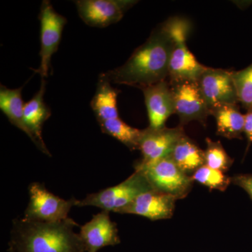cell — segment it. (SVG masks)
I'll list each match as a JSON object with an SVG mask.
<instances>
[{
    "label": "cell",
    "mask_w": 252,
    "mask_h": 252,
    "mask_svg": "<svg viewBox=\"0 0 252 252\" xmlns=\"http://www.w3.org/2000/svg\"><path fill=\"white\" fill-rule=\"evenodd\" d=\"M79 226L70 217L58 222H39L23 218L13 222L9 252H86Z\"/></svg>",
    "instance_id": "7a4b0ae2"
},
{
    "label": "cell",
    "mask_w": 252,
    "mask_h": 252,
    "mask_svg": "<svg viewBox=\"0 0 252 252\" xmlns=\"http://www.w3.org/2000/svg\"><path fill=\"white\" fill-rule=\"evenodd\" d=\"M217 123V135L227 139H242L245 127V115L238 104H223L212 109Z\"/></svg>",
    "instance_id": "e0dca14e"
},
{
    "label": "cell",
    "mask_w": 252,
    "mask_h": 252,
    "mask_svg": "<svg viewBox=\"0 0 252 252\" xmlns=\"http://www.w3.org/2000/svg\"><path fill=\"white\" fill-rule=\"evenodd\" d=\"M197 82L210 112L219 106L238 103L232 72L207 67Z\"/></svg>",
    "instance_id": "30bf717a"
},
{
    "label": "cell",
    "mask_w": 252,
    "mask_h": 252,
    "mask_svg": "<svg viewBox=\"0 0 252 252\" xmlns=\"http://www.w3.org/2000/svg\"><path fill=\"white\" fill-rule=\"evenodd\" d=\"M45 89L46 81L42 79L39 91L31 100L24 104V117L26 125L31 132V140L43 154L51 157L42 136L43 126L51 114V109L44 100Z\"/></svg>",
    "instance_id": "9a60e30c"
},
{
    "label": "cell",
    "mask_w": 252,
    "mask_h": 252,
    "mask_svg": "<svg viewBox=\"0 0 252 252\" xmlns=\"http://www.w3.org/2000/svg\"><path fill=\"white\" fill-rule=\"evenodd\" d=\"M153 190L143 172L135 170L122 183L102 189L97 193L89 194L82 200H76L75 206L96 207L104 211L118 213L141 194Z\"/></svg>",
    "instance_id": "3957f363"
},
{
    "label": "cell",
    "mask_w": 252,
    "mask_h": 252,
    "mask_svg": "<svg viewBox=\"0 0 252 252\" xmlns=\"http://www.w3.org/2000/svg\"><path fill=\"white\" fill-rule=\"evenodd\" d=\"M102 132L112 136L130 150L138 149L142 130L127 125L120 118L99 123Z\"/></svg>",
    "instance_id": "ffe728a7"
},
{
    "label": "cell",
    "mask_w": 252,
    "mask_h": 252,
    "mask_svg": "<svg viewBox=\"0 0 252 252\" xmlns=\"http://www.w3.org/2000/svg\"><path fill=\"white\" fill-rule=\"evenodd\" d=\"M174 44L172 20L160 25L123 65L102 73L111 84L143 89L165 81Z\"/></svg>",
    "instance_id": "6da1fadb"
},
{
    "label": "cell",
    "mask_w": 252,
    "mask_h": 252,
    "mask_svg": "<svg viewBox=\"0 0 252 252\" xmlns=\"http://www.w3.org/2000/svg\"><path fill=\"white\" fill-rule=\"evenodd\" d=\"M238 102L247 111L252 108V63L242 69L232 72Z\"/></svg>",
    "instance_id": "7402d4cb"
},
{
    "label": "cell",
    "mask_w": 252,
    "mask_h": 252,
    "mask_svg": "<svg viewBox=\"0 0 252 252\" xmlns=\"http://www.w3.org/2000/svg\"><path fill=\"white\" fill-rule=\"evenodd\" d=\"M244 133L248 140V147H247V152H248L252 144V108L247 111L246 114H245Z\"/></svg>",
    "instance_id": "d4e9b609"
},
{
    "label": "cell",
    "mask_w": 252,
    "mask_h": 252,
    "mask_svg": "<svg viewBox=\"0 0 252 252\" xmlns=\"http://www.w3.org/2000/svg\"><path fill=\"white\" fill-rule=\"evenodd\" d=\"M185 135L183 127L159 130L147 128L142 130L138 149L142 158L136 163L147 165L171 155L172 151L179 140Z\"/></svg>",
    "instance_id": "8fae6325"
},
{
    "label": "cell",
    "mask_w": 252,
    "mask_h": 252,
    "mask_svg": "<svg viewBox=\"0 0 252 252\" xmlns=\"http://www.w3.org/2000/svg\"><path fill=\"white\" fill-rule=\"evenodd\" d=\"M22 89L23 87L10 89L1 84L0 109L13 125L23 131L31 139V132L25 122Z\"/></svg>",
    "instance_id": "d6986e66"
},
{
    "label": "cell",
    "mask_w": 252,
    "mask_h": 252,
    "mask_svg": "<svg viewBox=\"0 0 252 252\" xmlns=\"http://www.w3.org/2000/svg\"><path fill=\"white\" fill-rule=\"evenodd\" d=\"M135 170L143 172L154 190L177 200L186 198L193 187L191 177L182 171L170 157L147 165L136 163Z\"/></svg>",
    "instance_id": "5b68a950"
},
{
    "label": "cell",
    "mask_w": 252,
    "mask_h": 252,
    "mask_svg": "<svg viewBox=\"0 0 252 252\" xmlns=\"http://www.w3.org/2000/svg\"><path fill=\"white\" fill-rule=\"evenodd\" d=\"M170 84L175 100V114L180 118L181 126L193 121L205 125L210 112L198 82L184 81Z\"/></svg>",
    "instance_id": "ba28073f"
},
{
    "label": "cell",
    "mask_w": 252,
    "mask_h": 252,
    "mask_svg": "<svg viewBox=\"0 0 252 252\" xmlns=\"http://www.w3.org/2000/svg\"><path fill=\"white\" fill-rule=\"evenodd\" d=\"M120 91L112 87V84L99 74L95 94L91 102V108L97 122L119 118L117 97Z\"/></svg>",
    "instance_id": "2e32d148"
},
{
    "label": "cell",
    "mask_w": 252,
    "mask_h": 252,
    "mask_svg": "<svg viewBox=\"0 0 252 252\" xmlns=\"http://www.w3.org/2000/svg\"><path fill=\"white\" fill-rule=\"evenodd\" d=\"M142 91L148 113L149 128H163L168 118L175 114V100L170 83L161 81Z\"/></svg>",
    "instance_id": "4fadbf2b"
},
{
    "label": "cell",
    "mask_w": 252,
    "mask_h": 252,
    "mask_svg": "<svg viewBox=\"0 0 252 252\" xmlns=\"http://www.w3.org/2000/svg\"><path fill=\"white\" fill-rule=\"evenodd\" d=\"M171 20L174 44L169 62L170 84L184 81H197L207 67L197 61L186 44L190 25L182 18Z\"/></svg>",
    "instance_id": "277c9868"
},
{
    "label": "cell",
    "mask_w": 252,
    "mask_h": 252,
    "mask_svg": "<svg viewBox=\"0 0 252 252\" xmlns=\"http://www.w3.org/2000/svg\"><path fill=\"white\" fill-rule=\"evenodd\" d=\"M30 202L25 210L24 220L39 222H58L69 218L68 215L77 199L64 200L51 193L44 184L30 185Z\"/></svg>",
    "instance_id": "8992f818"
},
{
    "label": "cell",
    "mask_w": 252,
    "mask_h": 252,
    "mask_svg": "<svg viewBox=\"0 0 252 252\" xmlns=\"http://www.w3.org/2000/svg\"><path fill=\"white\" fill-rule=\"evenodd\" d=\"M109 213L102 210L81 227L79 234L86 252H97L100 249L121 243L117 223L111 220Z\"/></svg>",
    "instance_id": "7c38bea8"
},
{
    "label": "cell",
    "mask_w": 252,
    "mask_h": 252,
    "mask_svg": "<svg viewBox=\"0 0 252 252\" xmlns=\"http://www.w3.org/2000/svg\"><path fill=\"white\" fill-rule=\"evenodd\" d=\"M170 157L176 165L190 177L205 164V152L186 135L176 144Z\"/></svg>",
    "instance_id": "ac0fdd59"
},
{
    "label": "cell",
    "mask_w": 252,
    "mask_h": 252,
    "mask_svg": "<svg viewBox=\"0 0 252 252\" xmlns=\"http://www.w3.org/2000/svg\"><path fill=\"white\" fill-rule=\"evenodd\" d=\"M177 200L172 195L153 190L141 194L119 214H130L145 217L152 220L171 218Z\"/></svg>",
    "instance_id": "5bb4252c"
},
{
    "label": "cell",
    "mask_w": 252,
    "mask_h": 252,
    "mask_svg": "<svg viewBox=\"0 0 252 252\" xmlns=\"http://www.w3.org/2000/svg\"><path fill=\"white\" fill-rule=\"evenodd\" d=\"M78 14L91 27H108L120 21L137 1L132 0H77Z\"/></svg>",
    "instance_id": "9c48e42d"
},
{
    "label": "cell",
    "mask_w": 252,
    "mask_h": 252,
    "mask_svg": "<svg viewBox=\"0 0 252 252\" xmlns=\"http://www.w3.org/2000/svg\"><path fill=\"white\" fill-rule=\"evenodd\" d=\"M41 57L40 66L35 72L42 79L48 77L53 55L59 49L62 33L67 19L56 12L50 1L44 0L41 3L40 13Z\"/></svg>",
    "instance_id": "52a82bcc"
},
{
    "label": "cell",
    "mask_w": 252,
    "mask_h": 252,
    "mask_svg": "<svg viewBox=\"0 0 252 252\" xmlns=\"http://www.w3.org/2000/svg\"><path fill=\"white\" fill-rule=\"evenodd\" d=\"M193 182L205 186L209 189L223 191L228 188L231 178L225 175L224 172L215 170L204 165L190 176Z\"/></svg>",
    "instance_id": "44dd1931"
},
{
    "label": "cell",
    "mask_w": 252,
    "mask_h": 252,
    "mask_svg": "<svg viewBox=\"0 0 252 252\" xmlns=\"http://www.w3.org/2000/svg\"><path fill=\"white\" fill-rule=\"evenodd\" d=\"M231 182L245 190L252 200V175L240 174L231 177Z\"/></svg>",
    "instance_id": "cb8c5ba5"
},
{
    "label": "cell",
    "mask_w": 252,
    "mask_h": 252,
    "mask_svg": "<svg viewBox=\"0 0 252 252\" xmlns=\"http://www.w3.org/2000/svg\"><path fill=\"white\" fill-rule=\"evenodd\" d=\"M205 151V165L215 170L225 172L233 165V160L228 155L220 142H214L206 138Z\"/></svg>",
    "instance_id": "603a6c76"
}]
</instances>
